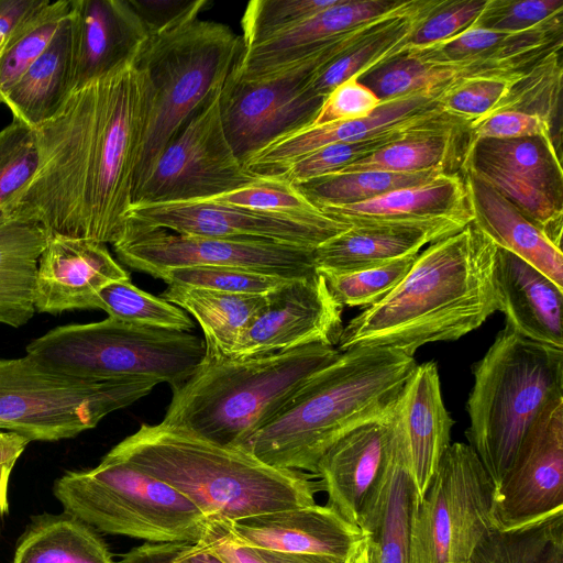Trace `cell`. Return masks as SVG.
<instances>
[{"mask_svg": "<svg viewBox=\"0 0 563 563\" xmlns=\"http://www.w3.org/2000/svg\"><path fill=\"white\" fill-rule=\"evenodd\" d=\"M375 21L338 34L309 54L265 73L228 76L220 93L221 119L228 141L242 161L273 140L310 124L323 99L307 84L319 70L362 42Z\"/></svg>", "mask_w": 563, "mask_h": 563, "instance_id": "cell-11", "label": "cell"}, {"mask_svg": "<svg viewBox=\"0 0 563 563\" xmlns=\"http://www.w3.org/2000/svg\"><path fill=\"white\" fill-rule=\"evenodd\" d=\"M416 366L413 356L390 347L340 351L242 448L273 467L314 476L338 440L391 415Z\"/></svg>", "mask_w": 563, "mask_h": 563, "instance_id": "cell-3", "label": "cell"}, {"mask_svg": "<svg viewBox=\"0 0 563 563\" xmlns=\"http://www.w3.org/2000/svg\"><path fill=\"white\" fill-rule=\"evenodd\" d=\"M205 352L203 340L190 331L139 325L111 317L56 327L25 347V355L40 365L69 376H147L172 388L194 374Z\"/></svg>", "mask_w": 563, "mask_h": 563, "instance_id": "cell-8", "label": "cell"}, {"mask_svg": "<svg viewBox=\"0 0 563 563\" xmlns=\"http://www.w3.org/2000/svg\"><path fill=\"white\" fill-rule=\"evenodd\" d=\"M150 36L178 23L190 12L206 8L208 0H129Z\"/></svg>", "mask_w": 563, "mask_h": 563, "instance_id": "cell-54", "label": "cell"}, {"mask_svg": "<svg viewBox=\"0 0 563 563\" xmlns=\"http://www.w3.org/2000/svg\"><path fill=\"white\" fill-rule=\"evenodd\" d=\"M97 309L108 317L133 324L175 331H190L194 323L176 305L146 292L130 279L113 282L98 295Z\"/></svg>", "mask_w": 563, "mask_h": 563, "instance_id": "cell-40", "label": "cell"}, {"mask_svg": "<svg viewBox=\"0 0 563 563\" xmlns=\"http://www.w3.org/2000/svg\"><path fill=\"white\" fill-rule=\"evenodd\" d=\"M563 13L562 0H486L473 26L506 32H523Z\"/></svg>", "mask_w": 563, "mask_h": 563, "instance_id": "cell-50", "label": "cell"}, {"mask_svg": "<svg viewBox=\"0 0 563 563\" xmlns=\"http://www.w3.org/2000/svg\"><path fill=\"white\" fill-rule=\"evenodd\" d=\"M393 413L342 437L317 465L314 476L327 492V505L357 527L389 462Z\"/></svg>", "mask_w": 563, "mask_h": 563, "instance_id": "cell-23", "label": "cell"}, {"mask_svg": "<svg viewBox=\"0 0 563 563\" xmlns=\"http://www.w3.org/2000/svg\"><path fill=\"white\" fill-rule=\"evenodd\" d=\"M70 35L68 14L45 51L4 96L2 102L13 119L33 129L51 119L67 100L74 90Z\"/></svg>", "mask_w": 563, "mask_h": 563, "instance_id": "cell-33", "label": "cell"}, {"mask_svg": "<svg viewBox=\"0 0 563 563\" xmlns=\"http://www.w3.org/2000/svg\"><path fill=\"white\" fill-rule=\"evenodd\" d=\"M485 3L486 0H441L415 31L408 48L429 46L466 31L474 25Z\"/></svg>", "mask_w": 563, "mask_h": 563, "instance_id": "cell-51", "label": "cell"}, {"mask_svg": "<svg viewBox=\"0 0 563 563\" xmlns=\"http://www.w3.org/2000/svg\"><path fill=\"white\" fill-rule=\"evenodd\" d=\"M449 85L382 101L363 119L308 124L294 130L249 156L243 166L256 177H274L298 158L323 146L362 141L400 128L442 110L440 97Z\"/></svg>", "mask_w": 563, "mask_h": 563, "instance_id": "cell-19", "label": "cell"}, {"mask_svg": "<svg viewBox=\"0 0 563 563\" xmlns=\"http://www.w3.org/2000/svg\"><path fill=\"white\" fill-rule=\"evenodd\" d=\"M496 282L505 325L531 341L563 349V288L529 263L499 247Z\"/></svg>", "mask_w": 563, "mask_h": 563, "instance_id": "cell-27", "label": "cell"}, {"mask_svg": "<svg viewBox=\"0 0 563 563\" xmlns=\"http://www.w3.org/2000/svg\"><path fill=\"white\" fill-rule=\"evenodd\" d=\"M440 2L441 0L402 1L362 42L312 76L307 89L324 100L344 80L352 77L360 79L402 55L415 31Z\"/></svg>", "mask_w": 563, "mask_h": 563, "instance_id": "cell-30", "label": "cell"}, {"mask_svg": "<svg viewBox=\"0 0 563 563\" xmlns=\"http://www.w3.org/2000/svg\"><path fill=\"white\" fill-rule=\"evenodd\" d=\"M380 102L357 77H352L329 92L310 124L319 125L363 119L374 112Z\"/></svg>", "mask_w": 563, "mask_h": 563, "instance_id": "cell-52", "label": "cell"}, {"mask_svg": "<svg viewBox=\"0 0 563 563\" xmlns=\"http://www.w3.org/2000/svg\"><path fill=\"white\" fill-rule=\"evenodd\" d=\"M495 485L471 445L455 442L417 498L409 563H468L495 528Z\"/></svg>", "mask_w": 563, "mask_h": 563, "instance_id": "cell-12", "label": "cell"}, {"mask_svg": "<svg viewBox=\"0 0 563 563\" xmlns=\"http://www.w3.org/2000/svg\"><path fill=\"white\" fill-rule=\"evenodd\" d=\"M0 430H5V431H8V430H7V427H5L2 422H0Z\"/></svg>", "mask_w": 563, "mask_h": 563, "instance_id": "cell-61", "label": "cell"}, {"mask_svg": "<svg viewBox=\"0 0 563 563\" xmlns=\"http://www.w3.org/2000/svg\"><path fill=\"white\" fill-rule=\"evenodd\" d=\"M461 172L510 201L561 247L563 170L554 139L472 140Z\"/></svg>", "mask_w": 563, "mask_h": 563, "instance_id": "cell-15", "label": "cell"}, {"mask_svg": "<svg viewBox=\"0 0 563 563\" xmlns=\"http://www.w3.org/2000/svg\"><path fill=\"white\" fill-rule=\"evenodd\" d=\"M130 279L107 245L92 240L49 234L37 262L35 311L60 313L97 309L99 292Z\"/></svg>", "mask_w": 563, "mask_h": 563, "instance_id": "cell-20", "label": "cell"}, {"mask_svg": "<svg viewBox=\"0 0 563 563\" xmlns=\"http://www.w3.org/2000/svg\"><path fill=\"white\" fill-rule=\"evenodd\" d=\"M471 141L468 123L420 133L393 143L335 173L437 170L457 175L461 174Z\"/></svg>", "mask_w": 563, "mask_h": 563, "instance_id": "cell-35", "label": "cell"}, {"mask_svg": "<svg viewBox=\"0 0 563 563\" xmlns=\"http://www.w3.org/2000/svg\"><path fill=\"white\" fill-rule=\"evenodd\" d=\"M3 45H4V42L0 43V56H1V53L3 51Z\"/></svg>", "mask_w": 563, "mask_h": 563, "instance_id": "cell-62", "label": "cell"}, {"mask_svg": "<svg viewBox=\"0 0 563 563\" xmlns=\"http://www.w3.org/2000/svg\"><path fill=\"white\" fill-rule=\"evenodd\" d=\"M472 223L497 247L529 263L563 288V253L510 201L475 176L461 172Z\"/></svg>", "mask_w": 563, "mask_h": 563, "instance_id": "cell-28", "label": "cell"}, {"mask_svg": "<svg viewBox=\"0 0 563 563\" xmlns=\"http://www.w3.org/2000/svg\"><path fill=\"white\" fill-rule=\"evenodd\" d=\"M128 221L185 235L265 240L310 250L349 228L327 216L307 219L212 200L133 205Z\"/></svg>", "mask_w": 563, "mask_h": 563, "instance_id": "cell-16", "label": "cell"}, {"mask_svg": "<svg viewBox=\"0 0 563 563\" xmlns=\"http://www.w3.org/2000/svg\"><path fill=\"white\" fill-rule=\"evenodd\" d=\"M69 12L70 0H41L8 36L0 56V102L45 51Z\"/></svg>", "mask_w": 563, "mask_h": 563, "instance_id": "cell-39", "label": "cell"}, {"mask_svg": "<svg viewBox=\"0 0 563 563\" xmlns=\"http://www.w3.org/2000/svg\"><path fill=\"white\" fill-rule=\"evenodd\" d=\"M125 266L157 278L183 267H235L285 279L314 274L313 250L265 240L185 235L128 221L112 244Z\"/></svg>", "mask_w": 563, "mask_h": 563, "instance_id": "cell-14", "label": "cell"}, {"mask_svg": "<svg viewBox=\"0 0 563 563\" xmlns=\"http://www.w3.org/2000/svg\"><path fill=\"white\" fill-rule=\"evenodd\" d=\"M419 253L346 273H320L342 307L368 308L384 299L408 274Z\"/></svg>", "mask_w": 563, "mask_h": 563, "instance_id": "cell-42", "label": "cell"}, {"mask_svg": "<svg viewBox=\"0 0 563 563\" xmlns=\"http://www.w3.org/2000/svg\"><path fill=\"white\" fill-rule=\"evenodd\" d=\"M165 563H224L218 555L206 548L200 541L179 543L175 552Z\"/></svg>", "mask_w": 563, "mask_h": 563, "instance_id": "cell-57", "label": "cell"}, {"mask_svg": "<svg viewBox=\"0 0 563 563\" xmlns=\"http://www.w3.org/2000/svg\"><path fill=\"white\" fill-rule=\"evenodd\" d=\"M106 456L164 482L208 520L235 521L311 506L322 489L303 472L273 467L243 448L224 446L162 422L142 423Z\"/></svg>", "mask_w": 563, "mask_h": 563, "instance_id": "cell-4", "label": "cell"}, {"mask_svg": "<svg viewBox=\"0 0 563 563\" xmlns=\"http://www.w3.org/2000/svg\"><path fill=\"white\" fill-rule=\"evenodd\" d=\"M224 563H352L339 559L288 553L245 545L238 541L225 520L209 519L199 540Z\"/></svg>", "mask_w": 563, "mask_h": 563, "instance_id": "cell-49", "label": "cell"}, {"mask_svg": "<svg viewBox=\"0 0 563 563\" xmlns=\"http://www.w3.org/2000/svg\"><path fill=\"white\" fill-rule=\"evenodd\" d=\"M221 89L165 145L136 187L133 205L207 200L258 179L244 168L228 141L221 119Z\"/></svg>", "mask_w": 563, "mask_h": 563, "instance_id": "cell-13", "label": "cell"}, {"mask_svg": "<svg viewBox=\"0 0 563 563\" xmlns=\"http://www.w3.org/2000/svg\"><path fill=\"white\" fill-rule=\"evenodd\" d=\"M473 375L465 434L497 487L540 413L563 397V349L531 341L505 325Z\"/></svg>", "mask_w": 563, "mask_h": 563, "instance_id": "cell-6", "label": "cell"}, {"mask_svg": "<svg viewBox=\"0 0 563 563\" xmlns=\"http://www.w3.org/2000/svg\"><path fill=\"white\" fill-rule=\"evenodd\" d=\"M161 383L147 376L87 379L48 369L26 355L0 358V422L30 441L69 439Z\"/></svg>", "mask_w": 563, "mask_h": 563, "instance_id": "cell-10", "label": "cell"}, {"mask_svg": "<svg viewBox=\"0 0 563 563\" xmlns=\"http://www.w3.org/2000/svg\"><path fill=\"white\" fill-rule=\"evenodd\" d=\"M342 308L320 273L289 279L265 295L264 306L232 358L268 355L317 343L335 346L343 329Z\"/></svg>", "mask_w": 563, "mask_h": 563, "instance_id": "cell-18", "label": "cell"}, {"mask_svg": "<svg viewBox=\"0 0 563 563\" xmlns=\"http://www.w3.org/2000/svg\"><path fill=\"white\" fill-rule=\"evenodd\" d=\"M41 0H0V43L4 42L15 26Z\"/></svg>", "mask_w": 563, "mask_h": 563, "instance_id": "cell-55", "label": "cell"}, {"mask_svg": "<svg viewBox=\"0 0 563 563\" xmlns=\"http://www.w3.org/2000/svg\"><path fill=\"white\" fill-rule=\"evenodd\" d=\"M442 175L446 174L437 170L332 173L310 179L296 187L318 208L349 206L374 199L400 188L427 184Z\"/></svg>", "mask_w": 563, "mask_h": 563, "instance_id": "cell-38", "label": "cell"}, {"mask_svg": "<svg viewBox=\"0 0 563 563\" xmlns=\"http://www.w3.org/2000/svg\"><path fill=\"white\" fill-rule=\"evenodd\" d=\"M339 353L317 343L247 358L202 360L186 382L172 388L162 423L242 448Z\"/></svg>", "mask_w": 563, "mask_h": 563, "instance_id": "cell-5", "label": "cell"}, {"mask_svg": "<svg viewBox=\"0 0 563 563\" xmlns=\"http://www.w3.org/2000/svg\"><path fill=\"white\" fill-rule=\"evenodd\" d=\"M227 523L234 538L245 545L345 562H352L366 541L357 526L327 504L265 512Z\"/></svg>", "mask_w": 563, "mask_h": 563, "instance_id": "cell-22", "label": "cell"}, {"mask_svg": "<svg viewBox=\"0 0 563 563\" xmlns=\"http://www.w3.org/2000/svg\"><path fill=\"white\" fill-rule=\"evenodd\" d=\"M452 234L411 225H352L316 247L313 264L320 273L365 269L419 253L426 244Z\"/></svg>", "mask_w": 563, "mask_h": 563, "instance_id": "cell-31", "label": "cell"}, {"mask_svg": "<svg viewBox=\"0 0 563 563\" xmlns=\"http://www.w3.org/2000/svg\"><path fill=\"white\" fill-rule=\"evenodd\" d=\"M161 297L197 321L203 334V361L232 358L265 303V295L230 294L179 285H168Z\"/></svg>", "mask_w": 563, "mask_h": 563, "instance_id": "cell-32", "label": "cell"}, {"mask_svg": "<svg viewBox=\"0 0 563 563\" xmlns=\"http://www.w3.org/2000/svg\"><path fill=\"white\" fill-rule=\"evenodd\" d=\"M196 9L150 36L134 65L146 76L148 107L135 188L189 117L220 90L244 45L227 24L200 20Z\"/></svg>", "mask_w": 563, "mask_h": 563, "instance_id": "cell-7", "label": "cell"}, {"mask_svg": "<svg viewBox=\"0 0 563 563\" xmlns=\"http://www.w3.org/2000/svg\"><path fill=\"white\" fill-rule=\"evenodd\" d=\"M339 0H253L243 13L241 25L244 47L258 44L289 29Z\"/></svg>", "mask_w": 563, "mask_h": 563, "instance_id": "cell-44", "label": "cell"}, {"mask_svg": "<svg viewBox=\"0 0 563 563\" xmlns=\"http://www.w3.org/2000/svg\"><path fill=\"white\" fill-rule=\"evenodd\" d=\"M147 107V78L134 64L73 90L33 128L37 166L4 216L48 235L115 243L133 205Z\"/></svg>", "mask_w": 563, "mask_h": 563, "instance_id": "cell-1", "label": "cell"}, {"mask_svg": "<svg viewBox=\"0 0 563 563\" xmlns=\"http://www.w3.org/2000/svg\"><path fill=\"white\" fill-rule=\"evenodd\" d=\"M497 246L472 222L419 253L406 277L343 327L336 349L380 346L410 356L454 341L500 311Z\"/></svg>", "mask_w": 563, "mask_h": 563, "instance_id": "cell-2", "label": "cell"}, {"mask_svg": "<svg viewBox=\"0 0 563 563\" xmlns=\"http://www.w3.org/2000/svg\"><path fill=\"white\" fill-rule=\"evenodd\" d=\"M319 209L347 227L411 225L453 234L473 220L461 174L442 175L427 184L393 190L355 205Z\"/></svg>", "mask_w": 563, "mask_h": 563, "instance_id": "cell-24", "label": "cell"}, {"mask_svg": "<svg viewBox=\"0 0 563 563\" xmlns=\"http://www.w3.org/2000/svg\"><path fill=\"white\" fill-rule=\"evenodd\" d=\"M13 563H114L96 530L63 512L32 519L18 542Z\"/></svg>", "mask_w": 563, "mask_h": 563, "instance_id": "cell-36", "label": "cell"}, {"mask_svg": "<svg viewBox=\"0 0 563 563\" xmlns=\"http://www.w3.org/2000/svg\"><path fill=\"white\" fill-rule=\"evenodd\" d=\"M207 200L307 219L325 216L296 186L278 178L258 177L251 185Z\"/></svg>", "mask_w": 563, "mask_h": 563, "instance_id": "cell-45", "label": "cell"}, {"mask_svg": "<svg viewBox=\"0 0 563 563\" xmlns=\"http://www.w3.org/2000/svg\"><path fill=\"white\" fill-rule=\"evenodd\" d=\"M468 563H563V511L518 528H493Z\"/></svg>", "mask_w": 563, "mask_h": 563, "instance_id": "cell-37", "label": "cell"}, {"mask_svg": "<svg viewBox=\"0 0 563 563\" xmlns=\"http://www.w3.org/2000/svg\"><path fill=\"white\" fill-rule=\"evenodd\" d=\"M179 543H150L133 548L118 563H165Z\"/></svg>", "mask_w": 563, "mask_h": 563, "instance_id": "cell-56", "label": "cell"}, {"mask_svg": "<svg viewBox=\"0 0 563 563\" xmlns=\"http://www.w3.org/2000/svg\"><path fill=\"white\" fill-rule=\"evenodd\" d=\"M30 442L21 434L0 430V463L16 461Z\"/></svg>", "mask_w": 563, "mask_h": 563, "instance_id": "cell-58", "label": "cell"}, {"mask_svg": "<svg viewBox=\"0 0 563 563\" xmlns=\"http://www.w3.org/2000/svg\"><path fill=\"white\" fill-rule=\"evenodd\" d=\"M417 498V488L393 413L389 462L358 522V528L373 547L375 563H409L411 522Z\"/></svg>", "mask_w": 563, "mask_h": 563, "instance_id": "cell-29", "label": "cell"}, {"mask_svg": "<svg viewBox=\"0 0 563 563\" xmlns=\"http://www.w3.org/2000/svg\"><path fill=\"white\" fill-rule=\"evenodd\" d=\"M394 421L420 498L451 445L454 424L442 399L434 362L417 364L398 397Z\"/></svg>", "mask_w": 563, "mask_h": 563, "instance_id": "cell-25", "label": "cell"}, {"mask_svg": "<svg viewBox=\"0 0 563 563\" xmlns=\"http://www.w3.org/2000/svg\"><path fill=\"white\" fill-rule=\"evenodd\" d=\"M47 236L38 224L0 213V323L19 328L33 318L37 262Z\"/></svg>", "mask_w": 563, "mask_h": 563, "instance_id": "cell-34", "label": "cell"}, {"mask_svg": "<svg viewBox=\"0 0 563 563\" xmlns=\"http://www.w3.org/2000/svg\"><path fill=\"white\" fill-rule=\"evenodd\" d=\"M472 140L544 136L554 139L553 125L545 119L520 111L495 112L470 124Z\"/></svg>", "mask_w": 563, "mask_h": 563, "instance_id": "cell-53", "label": "cell"}, {"mask_svg": "<svg viewBox=\"0 0 563 563\" xmlns=\"http://www.w3.org/2000/svg\"><path fill=\"white\" fill-rule=\"evenodd\" d=\"M15 462L7 461L0 463V516L8 511V484Z\"/></svg>", "mask_w": 563, "mask_h": 563, "instance_id": "cell-59", "label": "cell"}, {"mask_svg": "<svg viewBox=\"0 0 563 563\" xmlns=\"http://www.w3.org/2000/svg\"><path fill=\"white\" fill-rule=\"evenodd\" d=\"M560 51L549 53L519 75L493 113L504 110L520 111L539 115L553 125L562 89Z\"/></svg>", "mask_w": 563, "mask_h": 563, "instance_id": "cell-41", "label": "cell"}, {"mask_svg": "<svg viewBox=\"0 0 563 563\" xmlns=\"http://www.w3.org/2000/svg\"><path fill=\"white\" fill-rule=\"evenodd\" d=\"M53 493L65 512L95 530L150 543H196L208 522L173 487L108 456L95 468L65 473Z\"/></svg>", "mask_w": 563, "mask_h": 563, "instance_id": "cell-9", "label": "cell"}, {"mask_svg": "<svg viewBox=\"0 0 563 563\" xmlns=\"http://www.w3.org/2000/svg\"><path fill=\"white\" fill-rule=\"evenodd\" d=\"M167 285L198 287L240 295H267L289 279L235 267H183L162 273Z\"/></svg>", "mask_w": 563, "mask_h": 563, "instance_id": "cell-47", "label": "cell"}, {"mask_svg": "<svg viewBox=\"0 0 563 563\" xmlns=\"http://www.w3.org/2000/svg\"><path fill=\"white\" fill-rule=\"evenodd\" d=\"M399 0H339L305 21L265 41L244 47L230 75L252 77L317 48L324 41L382 16L401 4Z\"/></svg>", "mask_w": 563, "mask_h": 563, "instance_id": "cell-26", "label": "cell"}, {"mask_svg": "<svg viewBox=\"0 0 563 563\" xmlns=\"http://www.w3.org/2000/svg\"><path fill=\"white\" fill-rule=\"evenodd\" d=\"M455 79L457 77L449 66L428 64L404 53L358 80L380 101H387L417 91L444 87Z\"/></svg>", "mask_w": 563, "mask_h": 563, "instance_id": "cell-43", "label": "cell"}, {"mask_svg": "<svg viewBox=\"0 0 563 563\" xmlns=\"http://www.w3.org/2000/svg\"><path fill=\"white\" fill-rule=\"evenodd\" d=\"M37 161L33 129L13 119L0 131V213L30 181Z\"/></svg>", "mask_w": 563, "mask_h": 563, "instance_id": "cell-48", "label": "cell"}, {"mask_svg": "<svg viewBox=\"0 0 563 563\" xmlns=\"http://www.w3.org/2000/svg\"><path fill=\"white\" fill-rule=\"evenodd\" d=\"M563 511V397L551 401L523 438L495 488L496 528L512 529Z\"/></svg>", "mask_w": 563, "mask_h": 563, "instance_id": "cell-17", "label": "cell"}, {"mask_svg": "<svg viewBox=\"0 0 563 563\" xmlns=\"http://www.w3.org/2000/svg\"><path fill=\"white\" fill-rule=\"evenodd\" d=\"M74 90L134 64L150 35L129 0H70Z\"/></svg>", "mask_w": 563, "mask_h": 563, "instance_id": "cell-21", "label": "cell"}, {"mask_svg": "<svg viewBox=\"0 0 563 563\" xmlns=\"http://www.w3.org/2000/svg\"><path fill=\"white\" fill-rule=\"evenodd\" d=\"M352 563H375L374 550L367 538Z\"/></svg>", "mask_w": 563, "mask_h": 563, "instance_id": "cell-60", "label": "cell"}, {"mask_svg": "<svg viewBox=\"0 0 563 563\" xmlns=\"http://www.w3.org/2000/svg\"><path fill=\"white\" fill-rule=\"evenodd\" d=\"M522 73L455 79L441 95L440 106L448 114L471 124L493 113Z\"/></svg>", "mask_w": 563, "mask_h": 563, "instance_id": "cell-46", "label": "cell"}]
</instances>
